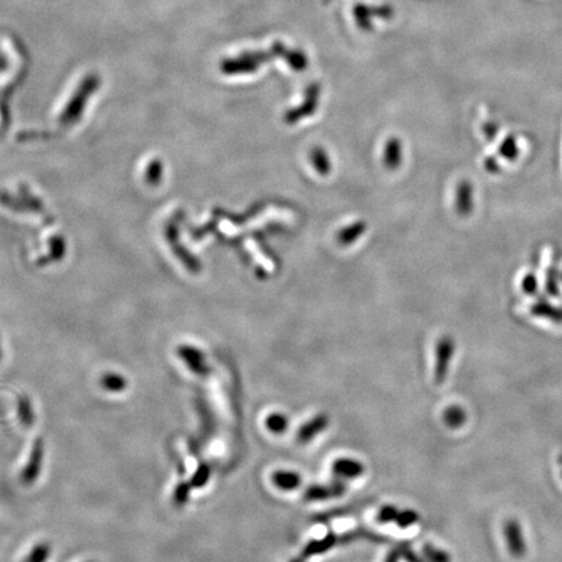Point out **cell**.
Listing matches in <instances>:
<instances>
[{"mask_svg": "<svg viewBox=\"0 0 562 562\" xmlns=\"http://www.w3.org/2000/svg\"><path fill=\"white\" fill-rule=\"evenodd\" d=\"M272 482L281 491H294L301 485V476L294 471H276L272 475Z\"/></svg>", "mask_w": 562, "mask_h": 562, "instance_id": "9", "label": "cell"}, {"mask_svg": "<svg viewBox=\"0 0 562 562\" xmlns=\"http://www.w3.org/2000/svg\"><path fill=\"white\" fill-rule=\"evenodd\" d=\"M328 423L329 419L327 414H318V416H314L309 422L301 426V428L297 433V440L302 444L312 441L317 435H319L327 428Z\"/></svg>", "mask_w": 562, "mask_h": 562, "instance_id": "4", "label": "cell"}, {"mask_svg": "<svg viewBox=\"0 0 562 562\" xmlns=\"http://www.w3.org/2000/svg\"><path fill=\"white\" fill-rule=\"evenodd\" d=\"M531 312L537 317L544 318V319L552 320L557 324H562V309L556 307L554 305L547 302L545 300L537 301L532 307Z\"/></svg>", "mask_w": 562, "mask_h": 562, "instance_id": "8", "label": "cell"}, {"mask_svg": "<svg viewBox=\"0 0 562 562\" xmlns=\"http://www.w3.org/2000/svg\"><path fill=\"white\" fill-rule=\"evenodd\" d=\"M398 509L393 505H384L381 506V511L378 513V521L379 523H390L395 522L398 516Z\"/></svg>", "mask_w": 562, "mask_h": 562, "instance_id": "15", "label": "cell"}, {"mask_svg": "<svg viewBox=\"0 0 562 562\" xmlns=\"http://www.w3.org/2000/svg\"><path fill=\"white\" fill-rule=\"evenodd\" d=\"M397 549L400 551L401 557L405 558L407 562H426L419 554H416V552L411 549V547H410L409 543H400V544L397 545Z\"/></svg>", "mask_w": 562, "mask_h": 562, "instance_id": "17", "label": "cell"}, {"mask_svg": "<svg viewBox=\"0 0 562 562\" xmlns=\"http://www.w3.org/2000/svg\"><path fill=\"white\" fill-rule=\"evenodd\" d=\"M454 353V343L450 338H441L436 346V364H435V383L441 384L447 379L450 361Z\"/></svg>", "mask_w": 562, "mask_h": 562, "instance_id": "2", "label": "cell"}, {"mask_svg": "<svg viewBox=\"0 0 562 562\" xmlns=\"http://www.w3.org/2000/svg\"><path fill=\"white\" fill-rule=\"evenodd\" d=\"M500 154L508 160H516L518 158L519 148L516 139L513 137H508L502 142L500 146Z\"/></svg>", "mask_w": 562, "mask_h": 562, "instance_id": "14", "label": "cell"}, {"mask_svg": "<svg viewBox=\"0 0 562 562\" xmlns=\"http://www.w3.org/2000/svg\"><path fill=\"white\" fill-rule=\"evenodd\" d=\"M523 290L528 294H534L537 292V277L532 274H530L528 276L523 279V284H522Z\"/></svg>", "mask_w": 562, "mask_h": 562, "instance_id": "20", "label": "cell"}, {"mask_svg": "<svg viewBox=\"0 0 562 562\" xmlns=\"http://www.w3.org/2000/svg\"><path fill=\"white\" fill-rule=\"evenodd\" d=\"M332 471L340 479H355L364 474V467L357 459H338L333 462Z\"/></svg>", "mask_w": 562, "mask_h": 562, "instance_id": "5", "label": "cell"}, {"mask_svg": "<svg viewBox=\"0 0 562 562\" xmlns=\"http://www.w3.org/2000/svg\"><path fill=\"white\" fill-rule=\"evenodd\" d=\"M444 423L447 424L452 430H459L464 424L466 423V410L459 405H450L445 409L442 414Z\"/></svg>", "mask_w": 562, "mask_h": 562, "instance_id": "10", "label": "cell"}, {"mask_svg": "<svg viewBox=\"0 0 562 562\" xmlns=\"http://www.w3.org/2000/svg\"><path fill=\"white\" fill-rule=\"evenodd\" d=\"M288 426H289L288 418L280 413H274L266 419V427L272 433H284L288 430Z\"/></svg>", "mask_w": 562, "mask_h": 562, "instance_id": "11", "label": "cell"}, {"mask_svg": "<svg viewBox=\"0 0 562 562\" xmlns=\"http://www.w3.org/2000/svg\"><path fill=\"white\" fill-rule=\"evenodd\" d=\"M400 558H401V554H400V551H398L397 547H396L395 549L390 551V554H387L385 561L384 562H398L400 561Z\"/></svg>", "mask_w": 562, "mask_h": 562, "instance_id": "22", "label": "cell"}, {"mask_svg": "<svg viewBox=\"0 0 562 562\" xmlns=\"http://www.w3.org/2000/svg\"><path fill=\"white\" fill-rule=\"evenodd\" d=\"M103 387L110 390H120L124 388V381L117 375H110L104 378Z\"/></svg>", "mask_w": 562, "mask_h": 562, "instance_id": "18", "label": "cell"}, {"mask_svg": "<svg viewBox=\"0 0 562 562\" xmlns=\"http://www.w3.org/2000/svg\"><path fill=\"white\" fill-rule=\"evenodd\" d=\"M423 554L427 562H450V554L433 544H426L423 547Z\"/></svg>", "mask_w": 562, "mask_h": 562, "instance_id": "12", "label": "cell"}, {"mask_svg": "<svg viewBox=\"0 0 562 562\" xmlns=\"http://www.w3.org/2000/svg\"><path fill=\"white\" fill-rule=\"evenodd\" d=\"M338 544V537L335 534H328L323 539H318V540H312L310 543H307L306 547L303 548L301 552V557L303 560L317 556V554H326L331 548H333L335 545Z\"/></svg>", "mask_w": 562, "mask_h": 562, "instance_id": "6", "label": "cell"}, {"mask_svg": "<svg viewBox=\"0 0 562 562\" xmlns=\"http://www.w3.org/2000/svg\"><path fill=\"white\" fill-rule=\"evenodd\" d=\"M208 478H210V467L207 465H202L199 467L197 474L193 478V485L196 487H202V485H206Z\"/></svg>", "mask_w": 562, "mask_h": 562, "instance_id": "19", "label": "cell"}, {"mask_svg": "<svg viewBox=\"0 0 562 562\" xmlns=\"http://www.w3.org/2000/svg\"><path fill=\"white\" fill-rule=\"evenodd\" d=\"M344 479L338 478L335 482L328 485H310L305 491V500L306 502H326L328 499H336L344 496L346 492Z\"/></svg>", "mask_w": 562, "mask_h": 562, "instance_id": "3", "label": "cell"}, {"mask_svg": "<svg viewBox=\"0 0 562 562\" xmlns=\"http://www.w3.org/2000/svg\"><path fill=\"white\" fill-rule=\"evenodd\" d=\"M547 290L552 295H558V288L556 283V271L554 269H549L548 277H547Z\"/></svg>", "mask_w": 562, "mask_h": 562, "instance_id": "21", "label": "cell"}, {"mask_svg": "<svg viewBox=\"0 0 562 562\" xmlns=\"http://www.w3.org/2000/svg\"><path fill=\"white\" fill-rule=\"evenodd\" d=\"M504 539L508 552L513 558H523L528 554V543L523 532V528L516 518L508 519L504 523Z\"/></svg>", "mask_w": 562, "mask_h": 562, "instance_id": "1", "label": "cell"}, {"mask_svg": "<svg viewBox=\"0 0 562 562\" xmlns=\"http://www.w3.org/2000/svg\"><path fill=\"white\" fill-rule=\"evenodd\" d=\"M359 539H366L371 543H379V544L387 543V540H388L387 537L379 535L369 528H359L338 537V544H349V543H352L355 540H359Z\"/></svg>", "mask_w": 562, "mask_h": 562, "instance_id": "7", "label": "cell"}, {"mask_svg": "<svg viewBox=\"0 0 562 562\" xmlns=\"http://www.w3.org/2000/svg\"><path fill=\"white\" fill-rule=\"evenodd\" d=\"M418 521H419L418 513L411 509H407V511H398L397 518L395 522L398 528H407L416 525Z\"/></svg>", "mask_w": 562, "mask_h": 562, "instance_id": "13", "label": "cell"}, {"mask_svg": "<svg viewBox=\"0 0 562 562\" xmlns=\"http://www.w3.org/2000/svg\"><path fill=\"white\" fill-rule=\"evenodd\" d=\"M459 197L462 199H459V210L462 211V212H468L470 210H471V188H470V185H467V184H464L462 186H461V189H459Z\"/></svg>", "mask_w": 562, "mask_h": 562, "instance_id": "16", "label": "cell"}]
</instances>
